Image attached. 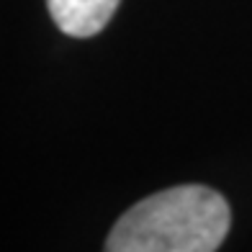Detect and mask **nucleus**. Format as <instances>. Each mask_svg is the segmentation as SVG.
Instances as JSON below:
<instances>
[{
    "label": "nucleus",
    "instance_id": "obj_2",
    "mask_svg": "<svg viewBox=\"0 0 252 252\" xmlns=\"http://www.w3.org/2000/svg\"><path fill=\"white\" fill-rule=\"evenodd\" d=\"M121 0H47L49 16L72 39L95 36L108 26Z\"/></svg>",
    "mask_w": 252,
    "mask_h": 252
},
{
    "label": "nucleus",
    "instance_id": "obj_1",
    "mask_svg": "<svg viewBox=\"0 0 252 252\" xmlns=\"http://www.w3.org/2000/svg\"><path fill=\"white\" fill-rule=\"evenodd\" d=\"M232 211L206 186H175L134 203L113 224L103 252H216Z\"/></svg>",
    "mask_w": 252,
    "mask_h": 252
}]
</instances>
